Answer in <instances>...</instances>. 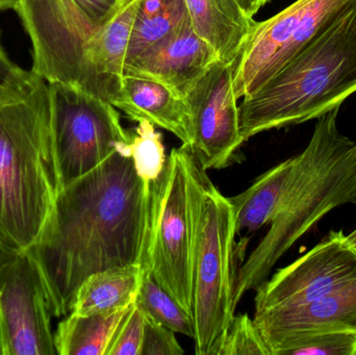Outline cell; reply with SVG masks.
<instances>
[{
    "label": "cell",
    "mask_w": 356,
    "mask_h": 355,
    "mask_svg": "<svg viewBox=\"0 0 356 355\" xmlns=\"http://www.w3.org/2000/svg\"><path fill=\"white\" fill-rule=\"evenodd\" d=\"M149 187L133 160L116 150L58 192L41 237L29 250L52 317L70 314L77 290L94 273L133 264L149 268Z\"/></svg>",
    "instance_id": "1"
},
{
    "label": "cell",
    "mask_w": 356,
    "mask_h": 355,
    "mask_svg": "<svg viewBox=\"0 0 356 355\" xmlns=\"http://www.w3.org/2000/svg\"><path fill=\"white\" fill-rule=\"evenodd\" d=\"M60 190L49 88L25 70L0 85V241L15 254L29 251Z\"/></svg>",
    "instance_id": "2"
},
{
    "label": "cell",
    "mask_w": 356,
    "mask_h": 355,
    "mask_svg": "<svg viewBox=\"0 0 356 355\" xmlns=\"http://www.w3.org/2000/svg\"><path fill=\"white\" fill-rule=\"evenodd\" d=\"M341 106L317 119L270 229L236 276L234 302L267 281L276 263L328 213L356 204V143L337 125Z\"/></svg>",
    "instance_id": "3"
},
{
    "label": "cell",
    "mask_w": 356,
    "mask_h": 355,
    "mask_svg": "<svg viewBox=\"0 0 356 355\" xmlns=\"http://www.w3.org/2000/svg\"><path fill=\"white\" fill-rule=\"evenodd\" d=\"M356 93V4L305 51L238 106L245 141L301 124Z\"/></svg>",
    "instance_id": "4"
},
{
    "label": "cell",
    "mask_w": 356,
    "mask_h": 355,
    "mask_svg": "<svg viewBox=\"0 0 356 355\" xmlns=\"http://www.w3.org/2000/svg\"><path fill=\"white\" fill-rule=\"evenodd\" d=\"M186 171L195 354L218 355L236 308V218L229 198L215 187L191 151Z\"/></svg>",
    "instance_id": "5"
},
{
    "label": "cell",
    "mask_w": 356,
    "mask_h": 355,
    "mask_svg": "<svg viewBox=\"0 0 356 355\" xmlns=\"http://www.w3.org/2000/svg\"><path fill=\"white\" fill-rule=\"evenodd\" d=\"M356 0H296L265 21H255L234 65L236 99L261 88L336 24Z\"/></svg>",
    "instance_id": "6"
},
{
    "label": "cell",
    "mask_w": 356,
    "mask_h": 355,
    "mask_svg": "<svg viewBox=\"0 0 356 355\" xmlns=\"http://www.w3.org/2000/svg\"><path fill=\"white\" fill-rule=\"evenodd\" d=\"M48 88L63 189L99 166L119 144L129 143L133 135L110 102L66 83H48Z\"/></svg>",
    "instance_id": "7"
},
{
    "label": "cell",
    "mask_w": 356,
    "mask_h": 355,
    "mask_svg": "<svg viewBox=\"0 0 356 355\" xmlns=\"http://www.w3.org/2000/svg\"><path fill=\"white\" fill-rule=\"evenodd\" d=\"M188 147L173 148L164 170L150 183L149 270L192 317ZM193 319V318H192Z\"/></svg>",
    "instance_id": "8"
},
{
    "label": "cell",
    "mask_w": 356,
    "mask_h": 355,
    "mask_svg": "<svg viewBox=\"0 0 356 355\" xmlns=\"http://www.w3.org/2000/svg\"><path fill=\"white\" fill-rule=\"evenodd\" d=\"M342 231L325 239L257 288L255 314L305 308L325 299L356 279V256Z\"/></svg>",
    "instance_id": "9"
},
{
    "label": "cell",
    "mask_w": 356,
    "mask_h": 355,
    "mask_svg": "<svg viewBox=\"0 0 356 355\" xmlns=\"http://www.w3.org/2000/svg\"><path fill=\"white\" fill-rule=\"evenodd\" d=\"M51 311L39 267L31 252L0 268L1 355H56Z\"/></svg>",
    "instance_id": "10"
},
{
    "label": "cell",
    "mask_w": 356,
    "mask_h": 355,
    "mask_svg": "<svg viewBox=\"0 0 356 355\" xmlns=\"http://www.w3.org/2000/svg\"><path fill=\"white\" fill-rule=\"evenodd\" d=\"M234 62L217 60L191 90V154L203 170L230 165L245 140L234 89Z\"/></svg>",
    "instance_id": "11"
},
{
    "label": "cell",
    "mask_w": 356,
    "mask_h": 355,
    "mask_svg": "<svg viewBox=\"0 0 356 355\" xmlns=\"http://www.w3.org/2000/svg\"><path fill=\"white\" fill-rule=\"evenodd\" d=\"M219 60L215 50L197 35L188 18L175 33L125 66L123 75L159 81L186 99L201 77Z\"/></svg>",
    "instance_id": "12"
},
{
    "label": "cell",
    "mask_w": 356,
    "mask_h": 355,
    "mask_svg": "<svg viewBox=\"0 0 356 355\" xmlns=\"http://www.w3.org/2000/svg\"><path fill=\"white\" fill-rule=\"evenodd\" d=\"M253 321L271 355H280L289 344L312 333H356V279L317 304L254 315Z\"/></svg>",
    "instance_id": "13"
},
{
    "label": "cell",
    "mask_w": 356,
    "mask_h": 355,
    "mask_svg": "<svg viewBox=\"0 0 356 355\" xmlns=\"http://www.w3.org/2000/svg\"><path fill=\"white\" fill-rule=\"evenodd\" d=\"M112 106L124 112L131 120L149 121L177 135L182 145L190 146L188 104L167 85L145 77L123 75Z\"/></svg>",
    "instance_id": "14"
},
{
    "label": "cell",
    "mask_w": 356,
    "mask_h": 355,
    "mask_svg": "<svg viewBox=\"0 0 356 355\" xmlns=\"http://www.w3.org/2000/svg\"><path fill=\"white\" fill-rule=\"evenodd\" d=\"M197 35L204 40L220 60L238 58L255 20L245 14L236 0H184Z\"/></svg>",
    "instance_id": "15"
},
{
    "label": "cell",
    "mask_w": 356,
    "mask_h": 355,
    "mask_svg": "<svg viewBox=\"0 0 356 355\" xmlns=\"http://www.w3.org/2000/svg\"><path fill=\"white\" fill-rule=\"evenodd\" d=\"M146 268L133 264L94 273L77 290L70 313L93 316L114 314L129 308L136 302Z\"/></svg>",
    "instance_id": "16"
},
{
    "label": "cell",
    "mask_w": 356,
    "mask_h": 355,
    "mask_svg": "<svg viewBox=\"0 0 356 355\" xmlns=\"http://www.w3.org/2000/svg\"><path fill=\"white\" fill-rule=\"evenodd\" d=\"M298 165V156L276 165L255 179L242 193L229 198L236 233H255L275 218Z\"/></svg>",
    "instance_id": "17"
},
{
    "label": "cell",
    "mask_w": 356,
    "mask_h": 355,
    "mask_svg": "<svg viewBox=\"0 0 356 355\" xmlns=\"http://www.w3.org/2000/svg\"><path fill=\"white\" fill-rule=\"evenodd\" d=\"M188 15L184 0H141L125 56V66L175 33Z\"/></svg>",
    "instance_id": "18"
},
{
    "label": "cell",
    "mask_w": 356,
    "mask_h": 355,
    "mask_svg": "<svg viewBox=\"0 0 356 355\" xmlns=\"http://www.w3.org/2000/svg\"><path fill=\"white\" fill-rule=\"evenodd\" d=\"M129 308L110 315L79 316L70 313L54 333L56 352L60 355H106L117 325Z\"/></svg>",
    "instance_id": "19"
},
{
    "label": "cell",
    "mask_w": 356,
    "mask_h": 355,
    "mask_svg": "<svg viewBox=\"0 0 356 355\" xmlns=\"http://www.w3.org/2000/svg\"><path fill=\"white\" fill-rule=\"evenodd\" d=\"M136 304L141 308L146 316L172 329L175 333L194 339V323L192 317L154 279L149 268H146L144 271Z\"/></svg>",
    "instance_id": "20"
},
{
    "label": "cell",
    "mask_w": 356,
    "mask_h": 355,
    "mask_svg": "<svg viewBox=\"0 0 356 355\" xmlns=\"http://www.w3.org/2000/svg\"><path fill=\"white\" fill-rule=\"evenodd\" d=\"M117 151L133 160L137 174L147 183L160 177L166 164L162 135L149 121H139L131 141L119 144Z\"/></svg>",
    "instance_id": "21"
},
{
    "label": "cell",
    "mask_w": 356,
    "mask_h": 355,
    "mask_svg": "<svg viewBox=\"0 0 356 355\" xmlns=\"http://www.w3.org/2000/svg\"><path fill=\"white\" fill-rule=\"evenodd\" d=\"M280 355H356V333L328 331L312 333L289 344Z\"/></svg>",
    "instance_id": "22"
},
{
    "label": "cell",
    "mask_w": 356,
    "mask_h": 355,
    "mask_svg": "<svg viewBox=\"0 0 356 355\" xmlns=\"http://www.w3.org/2000/svg\"><path fill=\"white\" fill-rule=\"evenodd\" d=\"M218 355H271L254 321L247 314L234 315Z\"/></svg>",
    "instance_id": "23"
},
{
    "label": "cell",
    "mask_w": 356,
    "mask_h": 355,
    "mask_svg": "<svg viewBox=\"0 0 356 355\" xmlns=\"http://www.w3.org/2000/svg\"><path fill=\"white\" fill-rule=\"evenodd\" d=\"M144 329L145 314L135 302L117 325L106 355H141Z\"/></svg>",
    "instance_id": "24"
},
{
    "label": "cell",
    "mask_w": 356,
    "mask_h": 355,
    "mask_svg": "<svg viewBox=\"0 0 356 355\" xmlns=\"http://www.w3.org/2000/svg\"><path fill=\"white\" fill-rule=\"evenodd\" d=\"M175 331L145 315L141 355H182Z\"/></svg>",
    "instance_id": "25"
},
{
    "label": "cell",
    "mask_w": 356,
    "mask_h": 355,
    "mask_svg": "<svg viewBox=\"0 0 356 355\" xmlns=\"http://www.w3.org/2000/svg\"><path fill=\"white\" fill-rule=\"evenodd\" d=\"M81 10L95 23H104L111 18L125 0H74Z\"/></svg>",
    "instance_id": "26"
},
{
    "label": "cell",
    "mask_w": 356,
    "mask_h": 355,
    "mask_svg": "<svg viewBox=\"0 0 356 355\" xmlns=\"http://www.w3.org/2000/svg\"><path fill=\"white\" fill-rule=\"evenodd\" d=\"M24 72L25 70L10 60L3 48L0 45V85L15 81Z\"/></svg>",
    "instance_id": "27"
},
{
    "label": "cell",
    "mask_w": 356,
    "mask_h": 355,
    "mask_svg": "<svg viewBox=\"0 0 356 355\" xmlns=\"http://www.w3.org/2000/svg\"><path fill=\"white\" fill-rule=\"evenodd\" d=\"M270 1L271 0H236L245 14L250 18H253L254 15Z\"/></svg>",
    "instance_id": "28"
},
{
    "label": "cell",
    "mask_w": 356,
    "mask_h": 355,
    "mask_svg": "<svg viewBox=\"0 0 356 355\" xmlns=\"http://www.w3.org/2000/svg\"><path fill=\"white\" fill-rule=\"evenodd\" d=\"M17 254H15L12 250L8 249L1 241H0V268L3 266L4 264L12 260Z\"/></svg>",
    "instance_id": "29"
},
{
    "label": "cell",
    "mask_w": 356,
    "mask_h": 355,
    "mask_svg": "<svg viewBox=\"0 0 356 355\" xmlns=\"http://www.w3.org/2000/svg\"><path fill=\"white\" fill-rule=\"evenodd\" d=\"M345 244L356 256V229L348 236H345Z\"/></svg>",
    "instance_id": "30"
},
{
    "label": "cell",
    "mask_w": 356,
    "mask_h": 355,
    "mask_svg": "<svg viewBox=\"0 0 356 355\" xmlns=\"http://www.w3.org/2000/svg\"><path fill=\"white\" fill-rule=\"evenodd\" d=\"M21 0H0V10H14Z\"/></svg>",
    "instance_id": "31"
},
{
    "label": "cell",
    "mask_w": 356,
    "mask_h": 355,
    "mask_svg": "<svg viewBox=\"0 0 356 355\" xmlns=\"http://www.w3.org/2000/svg\"><path fill=\"white\" fill-rule=\"evenodd\" d=\"M0 355H1V349H0Z\"/></svg>",
    "instance_id": "32"
}]
</instances>
